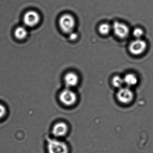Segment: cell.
<instances>
[{"instance_id": "3", "label": "cell", "mask_w": 153, "mask_h": 153, "mask_svg": "<svg viewBox=\"0 0 153 153\" xmlns=\"http://www.w3.org/2000/svg\"><path fill=\"white\" fill-rule=\"evenodd\" d=\"M60 100L64 105L71 106L74 105L77 101V96L74 92L70 88H67L62 91L60 93Z\"/></svg>"}, {"instance_id": "13", "label": "cell", "mask_w": 153, "mask_h": 153, "mask_svg": "<svg viewBox=\"0 0 153 153\" xmlns=\"http://www.w3.org/2000/svg\"><path fill=\"white\" fill-rule=\"evenodd\" d=\"M111 27L108 23H104L101 24L99 28V32L103 35H107L110 32Z\"/></svg>"}, {"instance_id": "9", "label": "cell", "mask_w": 153, "mask_h": 153, "mask_svg": "<svg viewBox=\"0 0 153 153\" xmlns=\"http://www.w3.org/2000/svg\"><path fill=\"white\" fill-rule=\"evenodd\" d=\"M79 81L78 75L75 73L70 72L65 75L64 77V82L67 88L75 87Z\"/></svg>"}, {"instance_id": "11", "label": "cell", "mask_w": 153, "mask_h": 153, "mask_svg": "<svg viewBox=\"0 0 153 153\" xmlns=\"http://www.w3.org/2000/svg\"><path fill=\"white\" fill-rule=\"evenodd\" d=\"M123 79L125 84H126L127 86L129 87L135 86L138 83L137 76L134 74H128L125 75Z\"/></svg>"}, {"instance_id": "6", "label": "cell", "mask_w": 153, "mask_h": 153, "mask_svg": "<svg viewBox=\"0 0 153 153\" xmlns=\"http://www.w3.org/2000/svg\"><path fill=\"white\" fill-rule=\"evenodd\" d=\"M134 98L133 92L128 88H121L117 93V98L120 102L123 104H128Z\"/></svg>"}, {"instance_id": "1", "label": "cell", "mask_w": 153, "mask_h": 153, "mask_svg": "<svg viewBox=\"0 0 153 153\" xmlns=\"http://www.w3.org/2000/svg\"><path fill=\"white\" fill-rule=\"evenodd\" d=\"M59 26L65 33H71L75 28L76 22L74 17L70 14H64L60 17Z\"/></svg>"}, {"instance_id": "2", "label": "cell", "mask_w": 153, "mask_h": 153, "mask_svg": "<svg viewBox=\"0 0 153 153\" xmlns=\"http://www.w3.org/2000/svg\"><path fill=\"white\" fill-rule=\"evenodd\" d=\"M48 153H68L69 148L65 142L56 140L50 139L48 143Z\"/></svg>"}, {"instance_id": "14", "label": "cell", "mask_w": 153, "mask_h": 153, "mask_svg": "<svg viewBox=\"0 0 153 153\" xmlns=\"http://www.w3.org/2000/svg\"><path fill=\"white\" fill-rule=\"evenodd\" d=\"M133 36L136 39H141L144 35V31L141 28H136L133 31Z\"/></svg>"}, {"instance_id": "15", "label": "cell", "mask_w": 153, "mask_h": 153, "mask_svg": "<svg viewBox=\"0 0 153 153\" xmlns=\"http://www.w3.org/2000/svg\"><path fill=\"white\" fill-rule=\"evenodd\" d=\"M7 113V110L4 105L0 103V119L3 118Z\"/></svg>"}, {"instance_id": "16", "label": "cell", "mask_w": 153, "mask_h": 153, "mask_svg": "<svg viewBox=\"0 0 153 153\" xmlns=\"http://www.w3.org/2000/svg\"><path fill=\"white\" fill-rule=\"evenodd\" d=\"M77 37H78V35L77 33H75V32H71V33L69 34V38L72 41H74L77 39Z\"/></svg>"}, {"instance_id": "7", "label": "cell", "mask_w": 153, "mask_h": 153, "mask_svg": "<svg viewBox=\"0 0 153 153\" xmlns=\"http://www.w3.org/2000/svg\"><path fill=\"white\" fill-rule=\"evenodd\" d=\"M112 29L115 35L119 38H126L129 35V28L127 25L122 22H115L113 23Z\"/></svg>"}, {"instance_id": "8", "label": "cell", "mask_w": 153, "mask_h": 153, "mask_svg": "<svg viewBox=\"0 0 153 153\" xmlns=\"http://www.w3.org/2000/svg\"><path fill=\"white\" fill-rule=\"evenodd\" d=\"M68 131L67 124L64 122H60L56 123L53 127L52 133L55 137H60L65 136Z\"/></svg>"}, {"instance_id": "12", "label": "cell", "mask_w": 153, "mask_h": 153, "mask_svg": "<svg viewBox=\"0 0 153 153\" xmlns=\"http://www.w3.org/2000/svg\"><path fill=\"white\" fill-rule=\"evenodd\" d=\"M112 84L114 87L120 89L122 88L123 84H125L124 79L118 75L114 76L112 79Z\"/></svg>"}, {"instance_id": "10", "label": "cell", "mask_w": 153, "mask_h": 153, "mask_svg": "<svg viewBox=\"0 0 153 153\" xmlns=\"http://www.w3.org/2000/svg\"><path fill=\"white\" fill-rule=\"evenodd\" d=\"M14 35L17 39L19 40H23L27 36V28L24 26H19L15 29Z\"/></svg>"}, {"instance_id": "4", "label": "cell", "mask_w": 153, "mask_h": 153, "mask_svg": "<svg viewBox=\"0 0 153 153\" xmlns=\"http://www.w3.org/2000/svg\"><path fill=\"white\" fill-rule=\"evenodd\" d=\"M147 46V43L145 40L141 39H136L130 43L129 50L132 54L140 55L144 53Z\"/></svg>"}, {"instance_id": "5", "label": "cell", "mask_w": 153, "mask_h": 153, "mask_svg": "<svg viewBox=\"0 0 153 153\" xmlns=\"http://www.w3.org/2000/svg\"><path fill=\"white\" fill-rule=\"evenodd\" d=\"M40 21V16L37 12L29 10L24 14L23 21L26 27L33 28L39 24Z\"/></svg>"}]
</instances>
